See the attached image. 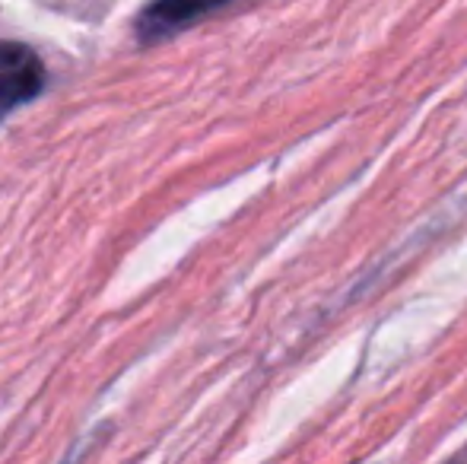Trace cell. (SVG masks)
I'll use <instances>...</instances> for the list:
<instances>
[{"instance_id": "7a4b0ae2", "label": "cell", "mask_w": 467, "mask_h": 464, "mask_svg": "<svg viewBox=\"0 0 467 464\" xmlns=\"http://www.w3.org/2000/svg\"><path fill=\"white\" fill-rule=\"evenodd\" d=\"M223 4V0H156L140 19V36L143 38H162L166 32L179 29L191 23L194 16L207 13L210 6Z\"/></svg>"}, {"instance_id": "6da1fadb", "label": "cell", "mask_w": 467, "mask_h": 464, "mask_svg": "<svg viewBox=\"0 0 467 464\" xmlns=\"http://www.w3.org/2000/svg\"><path fill=\"white\" fill-rule=\"evenodd\" d=\"M42 64L23 45H0V115L42 93Z\"/></svg>"}]
</instances>
